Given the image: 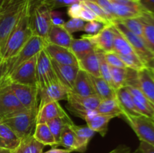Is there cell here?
<instances>
[{
    "mask_svg": "<svg viewBox=\"0 0 154 153\" xmlns=\"http://www.w3.org/2000/svg\"><path fill=\"white\" fill-rule=\"evenodd\" d=\"M30 0H28L19 21L8 38L2 54V57L6 61L14 58L33 35L30 21Z\"/></svg>",
    "mask_w": 154,
    "mask_h": 153,
    "instance_id": "1",
    "label": "cell"
},
{
    "mask_svg": "<svg viewBox=\"0 0 154 153\" xmlns=\"http://www.w3.org/2000/svg\"><path fill=\"white\" fill-rule=\"evenodd\" d=\"M28 0H2L0 2V56L8 38L19 21Z\"/></svg>",
    "mask_w": 154,
    "mask_h": 153,
    "instance_id": "2",
    "label": "cell"
},
{
    "mask_svg": "<svg viewBox=\"0 0 154 153\" xmlns=\"http://www.w3.org/2000/svg\"><path fill=\"white\" fill-rule=\"evenodd\" d=\"M38 111V107L26 110L2 122L7 124L20 140L23 139L34 133L37 124Z\"/></svg>",
    "mask_w": 154,
    "mask_h": 153,
    "instance_id": "3",
    "label": "cell"
},
{
    "mask_svg": "<svg viewBox=\"0 0 154 153\" xmlns=\"http://www.w3.org/2000/svg\"><path fill=\"white\" fill-rule=\"evenodd\" d=\"M67 109L75 116L85 119L88 116L96 112L101 99L96 94L82 97L69 92L67 97Z\"/></svg>",
    "mask_w": 154,
    "mask_h": 153,
    "instance_id": "4",
    "label": "cell"
},
{
    "mask_svg": "<svg viewBox=\"0 0 154 153\" xmlns=\"http://www.w3.org/2000/svg\"><path fill=\"white\" fill-rule=\"evenodd\" d=\"M38 55V54H37ZM37 55L18 66L10 74L4 76L2 84L18 83L37 86L36 64Z\"/></svg>",
    "mask_w": 154,
    "mask_h": 153,
    "instance_id": "5",
    "label": "cell"
},
{
    "mask_svg": "<svg viewBox=\"0 0 154 153\" xmlns=\"http://www.w3.org/2000/svg\"><path fill=\"white\" fill-rule=\"evenodd\" d=\"M46 43L47 41L43 38L33 34L29 39L28 41L24 44V46L21 48L18 53L14 58L8 60L7 69H6L5 74L4 76L10 74L16 68L24 62L27 61L37 55L40 51L44 49Z\"/></svg>",
    "mask_w": 154,
    "mask_h": 153,
    "instance_id": "6",
    "label": "cell"
},
{
    "mask_svg": "<svg viewBox=\"0 0 154 153\" xmlns=\"http://www.w3.org/2000/svg\"><path fill=\"white\" fill-rule=\"evenodd\" d=\"M30 21L33 34L47 41L48 32L52 26L51 9L44 5L31 6Z\"/></svg>",
    "mask_w": 154,
    "mask_h": 153,
    "instance_id": "7",
    "label": "cell"
},
{
    "mask_svg": "<svg viewBox=\"0 0 154 153\" xmlns=\"http://www.w3.org/2000/svg\"><path fill=\"white\" fill-rule=\"evenodd\" d=\"M111 24L126 38L135 53L140 57V58L144 62L145 65L147 66L149 62L154 57V53L150 50L144 39L129 31L123 24H122L117 20L113 21Z\"/></svg>",
    "mask_w": 154,
    "mask_h": 153,
    "instance_id": "8",
    "label": "cell"
},
{
    "mask_svg": "<svg viewBox=\"0 0 154 153\" xmlns=\"http://www.w3.org/2000/svg\"><path fill=\"white\" fill-rule=\"evenodd\" d=\"M26 110L16 97L10 86L2 84L0 88V118L2 121Z\"/></svg>",
    "mask_w": 154,
    "mask_h": 153,
    "instance_id": "9",
    "label": "cell"
},
{
    "mask_svg": "<svg viewBox=\"0 0 154 153\" xmlns=\"http://www.w3.org/2000/svg\"><path fill=\"white\" fill-rule=\"evenodd\" d=\"M125 121L136 134L140 141L154 146V122L144 116H124Z\"/></svg>",
    "mask_w": 154,
    "mask_h": 153,
    "instance_id": "10",
    "label": "cell"
},
{
    "mask_svg": "<svg viewBox=\"0 0 154 153\" xmlns=\"http://www.w3.org/2000/svg\"><path fill=\"white\" fill-rule=\"evenodd\" d=\"M36 80L38 91L50 84L58 81L53 68L51 58L45 49L38 53L36 64Z\"/></svg>",
    "mask_w": 154,
    "mask_h": 153,
    "instance_id": "11",
    "label": "cell"
},
{
    "mask_svg": "<svg viewBox=\"0 0 154 153\" xmlns=\"http://www.w3.org/2000/svg\"><path fill=\"white\" fill-rule=\"evenodd\" d=\"M7 85L10 86L13 92L26 109L31 110L38 107V95L39 91L37 86L13 82Z\"/></svg>",
    "mask_w": 154,
    "mask_h": 153,
    "instance_id": "12",
    "label": "cell"
},
{
    "mask_svg": "<svg viewBox=\"0 0 154 153\" xmlns=\"http://www.w3.org/2000/svg\"><path fill=\"white\" fill-rule=\"evenodd\" d=\"M82 37L87 38L90 40L96 49L104 52L112 51L114 38V28L112 24L104 26L103 28L96 34L89 35L83 34Z\"/></svg>",
    "mask_w": 154,
    "mask_h": 153,
    "instance_id": "13",
    "label": "cell"
},
{
    "mask_svg": "<svg viewBox=\"0 0 154 153\" xmlns=\"http://www.w3.org/2000/svg\"><path fill=\"white\" fill-rule=\"evenodd\" d=\"M51 59L62 64L78 66V61L69 48L46 43L44 47Z\"/></svg>",
    "mask_w": 154,
    "mask_h": 153,
    "instance_id": "14",
    "label": "cell"
},
{
    "mask_svg": "<svg viewBox=\"0 0 154 153\" xmlns=\"http://www.w3.org/2000/svg\"><path fill=\"white\" fill-rule=\"evenodd\" d=\"M69 92L70 91L63 84L60 83L59 80L53 82L39 90L38 95L40 97V104L38 106H42L48 102L60 101L65 99L66 100Z\"/></svg>",
    "mask_w": 154,
    "mask_h": 153,
    "instance_id": "15",
    "label": "cell"
},
{
    "mask_svg": "<svg viewBox=\"0 0 154 153\" xmlns=\"http://www.w3.org/2000/svg\"><path fill=\"white\" fill-rule=\"evenodd\" d=\"M51 60L53 68L56 74L59 82L63 84L66 88L71 92L73 87L74 82L75 80L78 72L79 70V67L69 64H62L57 62Z\"/></svg>",
    "mask_w": 154,
    "mask_h": 153,
    "instance_id": "16",
    "label": "cell"
},
{
    "mask_svg": "<svg viewBox=\"0 0 154 153\" xmlns=\"http://www.w3.org/2000/svg\"><path fill=\"white\" fill-rule=\"evenodd\" d=\"M137 84L128 85L126 86L130 92L133 98L134 103L141 115L154 121V105L145 97V95L138 87Z\"/></svg>",
    "mask_w": 154,
    "mask_h": 153,
    "instance_id": "17",
    "label": "cell"
},
{
    "mask_svg": "<svg viewBox=\"0 0 154 153\" xmlns=\"http://www.w3.org/2000/svg\"><path fill=\"white\" fill-rule=\"evenodd\" d=\"M69 115L66 112L59 101H51L38 106L37 114L38 123H46L51 119L61 117H68Z\"/></svg>",
    "mask_w": 154,
    "mask_h": 153,
    "instance_id": "18",
    "label": "cell"
},
{
    "mask_svg": "<svg viewBox=\"0 0 154 153\" xmlns=\"http://www.w3.org/2000/svg\"><path fill=\"white\" fill-rule=\"evenodd\" d=\"M138 87L145 97L154 105V74L147 67L137 74Z\"/></svg>",
    "mask_w": 154,
    "mask_h": 153,
    "instance_id": "19",
    "label": "cell"
},
{
    "mask_svg": "<svg viewBox=\"0 0 154 153\" xmlns=\"http://www.w3.org/2000/svg\"><path fill=\"white\" fill-rule=\"evenodd\" d=\"M71 92L82 97L95 95L94 88L89 74L79 69Z\"/></svg>",
    "mask_w": 154,
    "mask_h": 153,
    "instance_id": "20",
    "label": "cell"
},
{
    "mask_svg": "<svg viewBox=\"0 0 154 153\" xmlns=\"http://www.w3.org/2000/svg\"><path fill=\"white\" fill-rule=\"evenodd\" d=\"M73 39L72 34L64 28L63 25L58 26L52 24L47 38V43L70 49L71 44Z\"/></svg>",
    "mask_w": 154,
    "mask_h": 153,
    "instance_id": "21",
    "label": "cell"
},
{
    "mask_svg": "<svg viewBox=\"0 0 154 153\" xmlns=\"http://www.w3.org/2000/svg\"><path fill=\"white\" fill-rule=\"evenodd\" d=\"M116 98L121 107L124 116H141V113L137 109L133 98L127 87L123 86L116 90ZM122 116V117H123Z\"/></svg>",
    "mask_w": 154,
    "mask_h": 153,
    "instance_id": "22",
    "label": "cell"
},
{
    "mask_svg": "<svg viewBox=\"0 0 154 153\" xmlns=\"http://www.w3.org/2000/svg\"><path fill=\"white\" fill-rule=\"evenodd\" d=\"M112 9L113 14L115 20L139 17L145 10L139 3L133 4H120L112 3Z\"/></svg>",
    "mask_w": 154,
    "mask_h": 153,
    "instance_id": "23",
    "label": "cell"
},
{
    "mask_svg": "<svg viewBox=\"0 0 154 153\" xmlns=\"http://www.w3.org/2000/svg\"><path fill=\"white\" fill-rule=\"evenodd\" d=\"M114 118L113 116L105 115L95 112L88 116L84 121L87 122V126L93 131L97 132L102 136H105L108 132V124Z\"/></svg>",
    "mask_w": 154,
    "mask_h": 153,
    "instance_id": "24",
    "label": "cell"
},
{
    "mask_svg": "<svg viewBox=\"0 0 154 153\" xmlns=\"http://www.w3.org/2000/svg\"><path fill=\"white\" fill-rule=\"evenodd\" d=\"M139 17L143 23V38L154 53V14L144 10Z\"/></svg>",
    "mask_w": 154,
    "mask_h": 153,
    "instance_id": "25",
    "label": "cell"
},
{
    "mask_svg": "<svg viewBox=\"0 0 154 153\" xmlns=\"http://www.w3.org/2000/svg\"><path fill=\"white\" fill-rule=\"evenodd\" d=\"M72 130H74L76 136L77 141L78 144V152H85L87 149V146L89 145V142H90L92 138L94 136L96 132L93 131L91 128L88 126H82L77 125V124H71Z\"/></svg>",
    "mask_w": 154,
    "mask_h": 153,
    "instance_id": "26",
    "label": "cell"
},
{
    "mask_svg": "<svg viewBox=\"0 0 154 153\" xmlns=\"http://www.w3.org/2000/svg\"><path fill=\"white\" fill-rule=\"evenodd\" d=\"M20 140L13 130L4 122H0V148L14 151L19 145Z\"/></svg>",
    "mask_w": 154,
    "mask_h": 153,
    "instance_id": "27",
    "label": "cell"
},
{
    "mask_svg": "<svg viewBox=\"0 0 154 153\" xmlns=\"http://www.w3.org/2000/svg\"><path fill=\"white\" fill-rule=\"evenodd\" d=\"M78 67L90 75L100 76L99 73V58L97 50L90 52L78 61Z\"/></svg>",
    "mask_w": 154,
    "mask_h": 153,
    "instance_id": "28",
    "label": "cell"
},
{
    "mask_svg": "<svg viewBox=\"0 0 154 153\" xmlns=\"http://www.w3.org/2000/svg\"><path fill=\"white\" fill-rule=\"evenodd\" d=\"M90 76L95 93L101 100L116 98V91L106 80L101 76Z\"/></svg>",
    "mask_w": 154,
    "mask_h": 153,
    "instance_id": "29",
    "label": "cell"
},
{
    "mask_svg": "<svg viewBox=\"0 0 154 153\" xmlns=\"http://www.w3.org/2000/svg\"><path fill=\"white\" fill-rule=\"evenodd\" d=\"M70 50L75 56L78 61H79L89 53L96 50V47L89 39L81 36V38L73 39L71 44Z\"/></svg>",
    "mask_w": 154,
    "mask_h": 153,
    "instance_id": "30",
    "label": "cell"
},
{
    "mask_svg": "<svg viewBox=\"0 0 154 153\" xmlns=\"http://www.w3.org/2000/svg\"><path fill=\"white\" fill-rule=\"evenodd\" d=\"M33 136L44 146H50L52 148L57 146L55 139L46 123H38L35 128Z\"/></svg>",
    "mask_w": 154,
    "mask_h": 153,
    "instance_id": "31",
    "label": "cell"
},
{
    "mask_svg": "<svg viewBox=\"0 0 154 153\" xmlns=\"http://www.w3.org/2000/svg\"><path fill=\"white\" fill-rule=\"evenodd\" d=\"M45 146L36 140L33 135H29L20 140L19 145L14 150L13 153H43Z\"/></svg>",
    "mask_w": 154,
    "mask_h": 153,
    "instance_id": "32",
    "label": "cell"
},
{
    "mask_svg": "<svg viewBox=\"0 0 154 153\" xmlns=\"http://www.w3.org/2000/svg\"><path fill=\"white\" fill-rule=\"evenodd\" d=\"M96 111L97 113L113 116L114 118L122 117L123 115V110L116 98L101 100Z\"/></svg>",
    "mask_w": 154,
    "mask_h": 153,
    "instance_id": "33",
    "label": "cell"
},
{
    "mask_svg": "<svg viewBox=\"0 0 154 153\" xmlns=\"http://www.w3.org/2000/svg\"><path fill=\"white\" fill-rule=\"evenodd\" d=\"M72 123H68L63 128L60 136V146L65 147V148L72 152H78V144L77 141L76 136L71 127Z\"/></svg>",
    "mask_w": 154,
    "mask_h": 153,
    "instance_id": "34",
    "label": "cell"
},
{
    "mask_svg": "<svg viewBox=\"0 0 154 153\" xmlns=\"http://www.w3.org/2000/svg\"><path fill=\"white\" fill-rule=\"evenodd\" d=\"M114 38L113 43L112 51L119 56H126L135 52L130 44L128 42L126 38L114 26Z\"/></svg>",
    "mask_w": 154,
    "mask_h": 153,
    "instance_id": "35",
    "label": "cell"
},
{
    "mask_svg": "<svg viewBox=\"0 0 154 153\" xmlns=\"http://www.w3.org/2000/svg\"><path fill=\"white\" fill-rule=\"evenodd\" d=\"M129 73V68L111 67V86L115 91L126 86Z\"/></svg>",
    "mask_w": 154,
    "mask_h": 153,
    "instance_id": "36",
    "label": "cell"
},
{
    "mask_svg": "<svg viewBox=\"0 0 154 153\" xmlns=\"http://www.w3.org/2000/svg\"><path fill=\"white\" fill-rule=\"evenodd\" d=\"M73 122L70 118V117H61V118H56L54 119H51L46 122L55 139L56 142H57V146H60V136H61L62 130L63 128L68 123H72Z\"/></svg>",
    "mask_w": 154,
    "mask_h": 153,
    "instance_id": "37",
    "label": "cell"
},
{
    "mask_svg": "<svg viewBox=\"0 0 154 153\" xmlns=\"http://www.w3.org/2000/svg\"><path fill=\"white\" fill-rule=\"evenodd\" d=\"M122 61L125 64L126 68L132 69V70L139 71L144 68L147 67L144 62L140 58V57L135 52L126 56H119Z\"/></svg>",
    "mask_w": 154,
    "mask_h": 153,
    "instance_id": "38",
    "label": "cell"
},
{
    "mask_svg": "<svg viewBox=\"0 0 154 153\" xmlns=\"http://www.w3.org/2000/svg\"><path fill=\"white\" fill-rule=\"evenodd\" d=\"M117 20H119L122 24H123L129 31L143 38V23L140 17Z\"/></svg>",
    "mask_w": 154,
    "mask_h": 153,
    "instance_id": "39",
    "label": "cell"
},
{
    "mask_svg": "<svg viewBox=\"0 0 154 153\" xmlns=\"http://www.w3.org/2000/svg\"><path fill=\"white\" fill-rule=\"evenodd\" d=\"M82 4H84V5L87 6L88 8H90L96 16L99 17V19L100 20V21L102 22H103L105 25H108V24H111V21L110 20L109 16L107 15V14L99 7L98 4H96V3L92 2L91 0H81V2Z\"/></svg>",
    "mask_w": 154,
    "mask_h": 153,
    "instance_id": "40",
    "label": "cell"
},
{
    "mask_svg": "<svg viewBox=\"0 0 154 153\" xmlns=\"http://www.w3.org/2000/svg\"><path fill=\"white\" fill-rule=\"evenodd\" d=\"M97 51L99 58V73H100V76L103 78L105 80H106L111 86V66L108 64V63L105 60L104 52L99 50H97Z\"/></svg>",
    "mask_w": 154,
    "mask_h": 153,
    "instance_id": "41",
    "label": "cell"
},
{
    "mask_svg": "<svg viewBox=\"0 0 154 153\" xmlns=\"http://www.w3.org/2000/svg\"><path fill=\"white\" fill-rule=\"evenodd\" d=\"M86 22H87L80 18H71L69 20L65 22L63 26L70 34H72L77 32L84 31Z\"/></svg>",
    "mask_w": 154,
    "mask_h": 153,
    "instance_id": "42",
    "label": "cell"
},
{
    "mask_svg": "<svg viewBox=\"0 0 154 153\" xmlns=\"http://www.w3.org/2000/svg\"><path fill=\"white\" fill-rule=\"evenodd\" d=\"M30 5H44L48 7L51 10L59 8L66 7L64 0H30Z\"/></svg>",
    "mask_w": 154,
    "mask_h": 153,
    "instance_id": "43",
    "label": "cell"
},
{
    "mask_svg": "<svg viewBox=\"0 0 154 153\" xmlns=\"http://www.w3.org/2000/svg\"><path fill=\"white\" fill-rule=\"evenodd\" d=\"M105 58L111 67L114 68H126L123 62L122 61L118 54L113 51L104 52Z\"/></svg>",
    "mask_w": 154,
    "mask_h": 153,
    "instance_id": "44",
    "label": "cell"
},
{
    "mask_svg": "<svg viewBox=\"0 0 154 153\" xmlns=\"http://www.w3.org/2000/svg\"><path fill=\"white\" fill-rule=\"evenodd\" d=\"M104 26H105V24L102 23V22H99V21H89V22H86L85 26H84V31L87 34L93 35V34H97L103 28Z\"/></svg>",
    "mask_w": 154,
    "mask_h": 153,
    "instance_id": "45",
    "label": "cell"
},
{
    "mask_svg": "<svg viewBox=\"0 0 154 153\" xmlns=\"http://www.w3.org/2000/svg\"><path fill=\"white\" fill-rule=\"evenodd\" d=\"M91 1L96 3V4H98L107 14V15L109 16L111 22L115 20V18H114V14H113L112 3L109 0H91Z\"/></svg>",
    "mask_w": 154,
    "mask_h": 153,
    "instance_id": "46",
    "label": "cell"
},
{
    "mask_svg": "<svg viewBox=\"0 0 154 153\" xmlns=\"http://www.w3.org/2000/svg\"><path fill=\"white\" fill-rule=\"evenodd\" d=\"M81 4H82V3H81ZM82 10H81L79 16L80 19L83 20H84L85 22H89V21L93 20H97L101 22L100 20L99 19V17H98V16H96L90 8H88L86 5H84V4H82ZM102 23H103V22H102Z\"/></svg>",
    "mask_w": 154,
    "mask_h": 153,
    "instance_id": "47",
    "label": "cell"
},
{
    "mask_svg": "<svg viewBox=\"0 0 154 153\" xmlns=\"http://www.w3.org/2000/svg\"><path fill=\"white\" fill-rule=\"evenodd\" d=\"M82 4L81 2L75 3L68 7L67 14L71 18H79L80 13L82 10Z\"/></svg>",
    "mask_w": 154,
    "mask_h": 153,
    "instance_id": "48",
    "label": "cell"
},
{
    "mask_svg": "<svg viewBox=\"0 0 154 153\" xmlns=\"http://www.w3.org/2000/svg\"><path fill=\"white\" fill-rule=\"evenodd\" d=\"M51 20L53 25L63 26L65 23V20L62 17V14L55 10H51Z\"/></svg>",
    "mask_w": 154,
    "mask_h": 153,
    "instance_id": "49",
    "label": "cell"
},
{
    "mask_svg": "<svg viewBox=\"0 0 154 153\" xmlns=\"http://www.w3.org/2000/svg\"><path fill=\"white\" fill-rule=\"evenodd\" d=\"M138 2L146 11L154 14V0H138Z\"/></svg>",
    "mask_w": 154,
    "mask_h": 153,
    "instance_id": "50",
    "label": "cell"
},
{
    "mask_svg": "<svg viewBox=\"0 0 154 153\" xmlns=\"http://www.w3.org/2000/svg\"><path fill=\"white\" fill-rule=\"evenodd\" d=\"M138 152L139 153H154V146L143 141H140Z\"/></svg>",
    "mask_w": 154,
    "mask_h": 153,
    "instance_id": "51",
    "label": "cell"
},
{
    "mask_svg": "<svg viewBox=\"0 0 154 153\" xmlns=\"http://www.w3.org/2000/svg\"><path fill=\"white\" fill-rule=\"evenodd\" d=\"M8 62L6 60H5L2 57L0 56V88H1L3 78L5 74L6 69H7Z\"/></svg>",
    "mask_w": 154,
    "mask_h": 153,
    "instance_id": "52",
    "label": "cell"
},
{
    "mask_svg": "<svg viewBox=\"0 0 154 153\" xmlns=\"http://www.w3.org/2000/svg\"><path fill=\"white\" fill-rule=\"evenodd\" d=\"M108 153H132L129 147L124 145H120Z\"/></svg>",
    "mask_w": 154,
    "mask_h": 153,
    "instance_id": "53",
    "label": "cell"
},
{
    "mask_svg": "<svg viewBox=\"0 0 154 153\" xmlns=\"http://www.w3.org/2000/svg\"><path fill=\"white\" fill-rule=\"evenodd\" d=\"M111 3L120 4H133L139 3L138 0H109Z\"/></svg>",
    "mask_w": 154,
    "mask_h": 153,
    "instance_id": "54",
    "label": "cell"
},
{
    "mask_svg": "<svg viewBox=\"0 0 154 153\" xmlns=\"http://www.w3.org/2000/svg\"><path fill=\"white\" fill-rule=\"evenodd\" d=\"M72 151L69 149H66V148H52L51 149L48 150L45 153H71Z\"/></svg>",
    "mask_w": 154,
    "mask_h": 153,
    "instance_id": "55",
    "label": "cell"
},
{
    "mask_svg": "<svg viewBox=\"0 0 154 153\" xmlns=\"http://www.w3.org/2000/svg\"><path fill=\"white\" fill-rule=\"evenodd\" d=\"M147 67L148 68L150 69L152 72H153V74H154V57L152 58L151 60H150V62H149L148 64H147Z\"/></svg>",
    "mask_w": 154,
    "mask_h": 153,
    "instance_id": "56",
    "label": "cell"
},
{
    "mask_svg": "<svg viewBox=\"0 0 154 153\" xmlns=\"http://www.w3.org/2000/svg\"><path fill=\"white\" fill-rule=\"evenodd\" d=\"M0 153H13V151L5 148H0Z\"/></svg>",
    "mask_w": 154,
    "mask_h": 153,
    "instance_id": "57",
    "label": "cell"
},
{
    "mask_svg": "<svg viewBox=\"0 0 154 153\" xmlns=\"http://www.w3.org/2000/svg\"><path fill=\"white\" fill-rule=\"evenodd\" d=\"M2 122V119H1V118H0V122Z\"/></svg>",
    "mask_w": 154,
    "mask_h": 153,
    "instance_id": "58",
    "label": "cell"
},
{
    "mask_svg": "<svg viewBox=\"0 0 154 153\" xmlns=\"http://www.w3.org/2000/svg\"><path fill=\"white\" fill-rule=\"evenodd\" d=\"M153 122H154V121H153Z\"/></svg>",
    "mask_w": 154,
    "mask_h": 153,
    "instance_id": "59",
    "label": "cell"
}]
</instances>
